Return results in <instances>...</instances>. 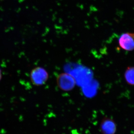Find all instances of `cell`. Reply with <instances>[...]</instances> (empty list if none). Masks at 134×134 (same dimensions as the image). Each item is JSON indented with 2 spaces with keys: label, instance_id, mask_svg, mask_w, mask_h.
<instances>
[{
  "label": "cell",
  "instance_id": "obj_4",
  "mask_svg": "<svg viewBox=\"0 0 134 134\" xmlns=\"http://www.w3.org/2000/svg\"><path fill=\"white\" fill-rule=\"evenodd\" d=\"M100 129L103 134H115L117 131V125L114 120L105 118L100 123Z\"/></svg>",
  "mask_w": 134,
  "mask_h": 134
},
{
  "label": "cell",
  "instance_id": "obj_1",
  "mask_svg": "<svg viewBox=\"0 0 134 134\" xmlns=\"http://www.w3.org/2000/svg\"><path fill=\"white\" fill-rule=\"evenodd\" d=\"M48 78V72L42 67L34 68L32 70L30 74L31 81L35 86L43 85L47 81Z\"/></svg>",
  "mask_w": 134,
  "mask_h": 134
},
{
  "label": "cell",
  "instance_id": "obj_2",
  "mask_svg": "<svg viewBox=\"0 0 134 134\" xmlns=\"http://www.w3.org/2000/svg\"><path fill=\"white\" fill-rule=\"evenodd\" d=\"M57 84L61 90L64 91H70L74 88L76 81L74 77L67 73H62L58 76Z\"/></svg>",
  "mask_w": 134,
  "mask_h": 134
},
{
  "label": "cell",
  "instance_id": "obj_6",
  "mask_svg": "<svg viewBox=\"0 0 134 134\" xmlns=\"http://www.w3.org/2000/svg\"><path fill=\"white\" fill-rule=\"evenodd\" d=\"M2 78V73L1 70L0 69V81L1 80Z\"/></svg>",
  "mask_w": 134,
  "mask_h": 134
},
{
  "label": "cell",
  "instance_id": "obj_5",
  "mask_svg": "<svg viewBox=\"0 0 134 134\" xmlns=\"http://www.w3.org/2000/svg\"><path fill=\"white\" fill-rule=\"evenodd\" d=\"M125 78L127 83L134 85V67H128L125 71Z\"/></svg>",
  "mask_w": 134,
  "mask_h": 134
},
{
  "label": "cell",
  "instance_id": "obj_3",
  "mask_svg": "<svg viewBox=\"0 0 134 134\" xmlns=\"http://www.w3.org/2000/svg\"><path fill=\"white\" fill-rule=\"evenodd\" d=\"M119 45L123 50L127 51L134 50V33L122 34L119 40Z\"/></svg>",
  "mask_w": 134,
  "mask_h": 134
}]
</instances>
